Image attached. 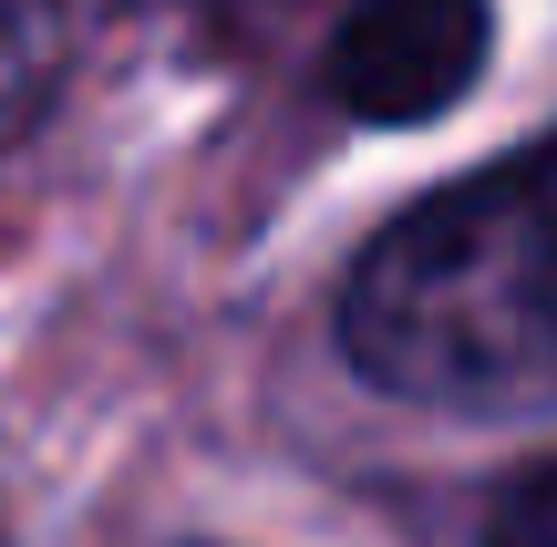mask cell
I'll return each mask as SVG.
<instances>
[{
    "mask_svg": "<svg viewBox=\"0 0 557 547\" xmlns=\"http://www.w3.org/2000/svg\"><path fill=\"white\" fill-rule=\"evenodd\" d=\"M485 52L496 0H320L299 73L341 124H434L475 94Z\"/></svg>",
    "mask_w": 557,
    "mask_h": 547,
    "instance_id": "obj_2",
    "label": "cell"
},
{
    "mask_svg": "<svg viewBox=\"0 0 557 547\" xmlns=\"http://www.w3.org/2000/svg\"><path fill=\"white\" fill-rule=\"evenodd\" d=\"M73 62V0H0V145L32 135Z\"/></svg>",
    "mask_w": 557,
    "mask_h": 547,
    "instance_id": "obj_3",
    "label": "cell"
},
{
    "mask_svg": "<svg viewBox=\"0 0 557 547\" xmlns=\"http://www.w3.org/2000/svg\"><path fill=\"white\" fill-rule=\"evenodd\" d=\"M341 351L423 413H547V145L434 186L341 279Z\"/></svg>",
    "mask_w": 557,
    "mask_h": 547,
    "instance_id": "obj_1",
    "label": "cell"
},
{
    "mask_svg": "<svg viewBox=\"0 0 557 547\" xmlns=\"http://www.w3.org/2000/svg\"><path fill=\"white\" fill-rule=\"evenodd\" d=\"M485 537H496V547H557V465H517V475H506Z\"/></svg>",
    "mask_w": 557,
    "mask_h": 547,
    "instance_id": "obj_4",
    "label": "cell"
}]
</instances>
